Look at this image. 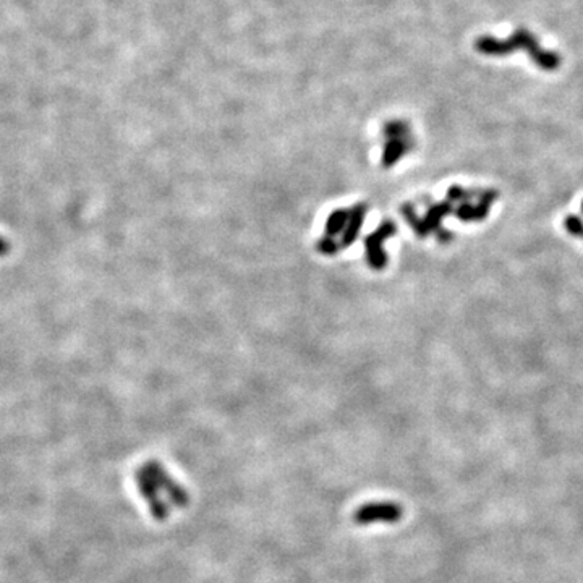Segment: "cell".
I'll list each match as a JSON object with an SVG mask.
<instances>
[{"label":"cell","instance_id":"1","mask_svg":"<svg viewBox=\"0 0 583 583\" xmlns=\"http://www.w3.org/2000/svg\"><path fill=\"white\" fill-rule=\"evenodd\" d=\"M475 49L483 56L504 57L514 54L515 51H525L532 57L538 68L545 72H555L562 63V57L556 51H550L541 47L537 36L530 33L525 28H518L509 38H494V36H480L475 41Z\"/></svg>","mask_w":583,"mask_h":583},{"label":"cell","instance_id":"2","mask_svg":"<svg viewBox=\"0 0 583 583\" xmlns=\"http://www.w3.org/2000/svg\"><path fill=\"white\" fill-rule=\"evenodd\" d=\"M404 508L396 500H371L364 503L353 512L352 520L360 527L374 525V523H397L402 520Z\"/></svg>","mask_w":583,"mask_h":583},{"label":"cell","instance_id":"3","mask_svg":"<svg viewBox=\"0 0 583 583\" xmlns=\"http://www.w3.org/2000/svg\"><path fill=\"white\" fill-rule=\"evenodd\" d=\"M135 478H137L138 491L141 496L146 499V503H148V508L152 517L159 522L167 520L170 515V509L172 508H170L167 500L162 498V493L159 490L156 480L152 478L148 467H146V465H141Z\"/></svg>","mask_w":583,"mask_h":583},{"label":"cell","instance_id":"4","mask_svg":"<svg viewBox=\"0 0 583 583\" xmlns=\"http://www.w3.org/2000/svg\"><path fill=\"white\" fill-rule=\"evenodd\" d=\"M146 467L152 475V478L156 480L159 490L167 498V503L170 508H187L188 503H190V494L185 490V486H182L179 481H177L172 475L167 473V470L162 467L159 462L149 461L145 463Z\"/></svg>","mask_w":583,"mask_h":583},{"label":"cell","instance_id":"5","mask_svg":"<svg viewBox=\"0 0 583 583\" xmlns=\"http://www.w3.org/2000/svg\"><path fill=\"white\" fill-rule=\"evenodd\" d=\"M564 227L565 231L569 232V235H572V237H583V221L582 217L575 216V214H570L564 219Z\"/></svg>","mask_w":583,"mask_h":583},{"label":"cell","instance_id":"6","mask_svg":"<svg viewBox=\"0 0 583 583\" xmlns=\"http://www.w3.org/2000/svg\"><path fill=\"white\" fill-rule=\"evenodd\" d=\"M9 251V245L7 241H5L2 237H0V255H5V253Z\"/></svg>","mask_w":583,"mask_h":583},{"label":"cell","instance_id":"7","mask_svg":"<svg viewBox=\"0 0 583 583\" xmlns=\"http://www.w3.org/2000/svg\"><path fill=\"white\" fill-rule=\"evenodd\" d=\"M582 213H583V201H582Z\"/></svg>","mask_w":583,"mask_h":583}]
</instances>
